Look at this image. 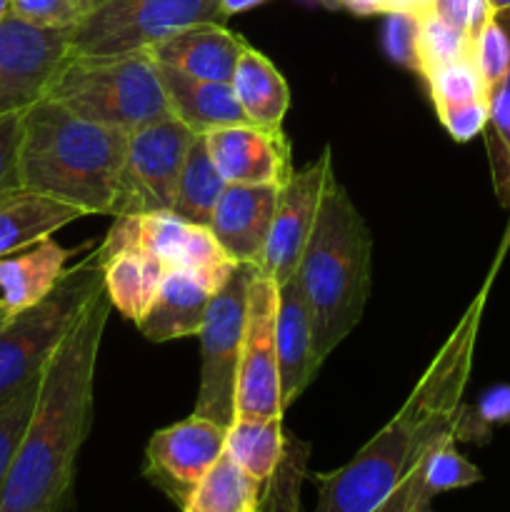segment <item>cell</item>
Here are the masks:
<instances>
[{
	"mask_svg": "<svg viewBox=\"0 0 510 512\" xmlns=\"http://www.w3.org/2000/svg\"><path fill=\"white\" fill-rule=\"evenodd\" d=\"M110 308L103 290L45 365L33 418L0 490V512L70 510L78 455L93 425L95 368Z\"/></svg>",
	"mask_w": 510,
	"mask_h": 512,
	"instance_id": "1",
	"label": "cell"
},
{
	"mask_svg": "<svg viewBox=\"0 0 510 512\" xmlns=\"http://www.w3.org/2000/svg\"><path fill=\"white\" fill-rule=\"evenodd\" d=\"M483 295L460 318L393 420L330 473H315V512H385L430 448L453 435L468 385Z\"/></svg>",
	"mask_w": 510,
	"mask_h": 512,
	"instance_id": "2",
	"label": "cell"
},
{
	"mask_svg": "<svg viewBox=\"0 0 510 512\" xmlns=\"http://www.w3.org/2000/svg\"><path fill=\"white\" fill-rule=\"evenodd\" d=\"M128 135L53 98L38 100L23 113L20 185L75 205L85 215H115Z\"/></svg>",
	"mask_w": 510,
	"mask_h": 512,
	"instance_id": "3",
	"label": "cell"
},
{
	"mask_svg": "<svg viewBox=\"0 0 510 512\" xmlns=\"http://www.w3.org/2000/svg\"><path fill=\"white\" fill-rule=\"evenodd\" d=\"M293 280L313 315L315 355L325 363L363 318L373 280V235L335 178Z\"/></svg>",
	"mask_w": 510,
	"mask_h": 512,
	"instance_id": "4",
	"label": "cell"
},
{
	"mask_svg": "<svg viewBox=\"0 0 510 512\" xmlns=\"http://www.w3.org/2000/svg\"><path fill=\"white\" fill-rule=\"evenodd\" d=\"M48 98L83 118L125 133L173 118L158 65L145 50L70 55L55 75Z\"/></svg>",
	"mask_w": 510,
	"mask_h": 512,
	"instance_id": "5",
	"label": "cell"
},
{
	"mask_svg": "<svg viewBox=\"0 0 510 512\" xmlns=\"http://www.w3.org/2000/svg\"><path fill=\"white\" fill-rule=\"evenodd\" d=\"M103 293V263L98 248L68 268L53 293L10 315L0 325V403L43 375L70 330Z\"/></svg>",
	"mask_w": 510,
	"mask_h": 512,
	"instance_id": "6",
	"label": "cell"
},
{
	"mask_svg": "<svg viewBox=\"0 0 510 512\" xmlns=\"http://www.w3.org/2000/svg\"><path fill=\"white\" fill-rule=\"evenodd\" d=\"M225 20L223 0H100L70 30V55L135 53L193 25Z\"/></svg>",
	"mask_w": 510,
	"mask_h": 512,
	"instance_id": "7",
	"label": "cell"
},
{
	"mask_svg": "<svg viewBox=\"0 0 510 512\" xmlns=\"http://www.w3.org/2000/svg\"><path fill=\"white\" fill-rule=\"evenodd\" d=\"M258 265H238L213 295L200 328V385L195 415L230 428L235 420V383H238L240 343H243L245 300Z\"/></svg>",
	"mask_w": 510,
	"mask_h": 512,
	"instance_id": "8",
	"label": "cell"
},
{
	"mask_svg": "<svg viewBox=\"0 0 510 512\" xmlns=\"http://www.w3.org/2000/svg\"><path fill=\"white\" fill-rule=\"evenodd\" d=\"M278 283L255 268L245 300L243 343H240L235 420L283 418L278 363Z\"/></svg>",
	"mask_w": 510,
	"mask_h": 512,
	"instance_id": "9",
	"label": "cell"
},
{
	"mask_svg": "<svg viewBox=\"0 0 510 512\" xmlns=\"http://www.w3.org/2000/svg\"><path fill=\"white\" fill-rule=\"evenodd\" d=\"M195 138L198 135L175 115L133 130L113 218L173 210L180 173Z\"/></svg>",
	"mask_w": 510,
	"mask_h": 512,
	"instance_id": "10",
	"label": "cell"
},
{
	"mask_svg": "<svg viewBox=\"0 0 510 512\" xmlns=\"http://www.w3.org/2000/svg\"><path fill=\"white\" fill-rule=\"evenodd\" d=\"M103 248H140L168 270H190L220 288L238 263L223 253L208 225H195L168 213L118 215Z\"/></svg>",
	"mask_w": 510,
	"mask_h": 512,
	"instance_id": "11",
	"label": "cell"
},
{
	"mask_svg": "<svg viewBox=\"0 0 510 512\" xmlns=\"http://www.w3.org/2000/svg\"><path fill=\"white\" fill-rule=\"evenodd\" d=\"M68 58L70 30L38 28L15 15L0 20V118L48 98Z\"/></svg>",
	"mask_w": 510,
	"mask_h": 512,
	"instance_id": "12",
	"label": "cell"
},
{
	"mask_svg": "<svg viewBox=\"0 0 510 512\" xmlns=\"http://www.w3.org/2000/svg\"><path fill=\"white\" fill-rule=\"evenodd\" d=\"M333 178V155L325 145V150L313 163L293 170L290 178L280 185L273 225H270L268 243H265L263 258L258 265L278 285L293 280L300 255H303L305 243H308L315 220H318L325 190Z\"/></svg>",
	"mask_w": 510,
	"mask_h": 512,
	"instance_id": "13",
	"label": "cell"
},
{
	"mask_svg": "<svg viewBox=\"0 0 510 512\" xmlns=\"http://www.w3.org/2000/svg\"><path fill=\"white\" fill-rule=\"evenodd\" d=\"M228 428L215 420L190 415L153 433L145 448V478L178 508L195 485L223 458Z\"/></svg>",
	"mask_w": 510,
	"mask_h": 512,
	"instance_id": "14",
	"label": "cell"
},
{
	"mask_svg": "<svg viewBox=\"0 0 510 512\" xmlns=\"http://www.w3.org/2000/svg\"><path fill=\"white\" fill-rule=\"evenodd\" d=\"M205 143L225 183L280 188L295 170L283 128H260L253 123L225 125L205 133Z\"/></svg>",
	"mask_w": 510,
	"mask_h": 512,
	"instance_id": "15",
	"label": "cell"
},
{
	"mask_svg": "<svg viewBox=\"0 0 510 512\" xmlns=\"http://www.w3.org/2000/svg\"><path fill=\"white\" fill-rule=\"evenodd\" d=\"M278 190V185H225L208 228L233 263L260 265Z\"/></svg>",
	"mask_w": 510,
	"mask_h": 512,
	"instance_id": "16",
	"label": "cell"
},
{
	"mask_svg": "<svg viewBox=\"0 0 510 512\" xmlns=\"http://www.w3.org/2000/svg\"><path fill=\"white\" fill-rule=\"evenodd\" d=\"M248 45L243 35L233 33L225 25L203 23L150 45L145 53L158 65L178 70L190 78L230 83L235 65Z\"/></svg>",
	"mask_w": 510,
	"mask_h": 512,
	"instance_id": "17",
	"label": "cell"
},
{
	"mask_svg": "<svg viewBox=\"0 0 510 512\" xmlns=\"http://www.w3.org/2000/svg\"><path fill=\"white\" fill-rule=\"evenodd\" d=\"M275 335H278L280 393H283V408L288 410L308 390L323 365L315 355L313 315L295 280L278 285Z\"/></svg>",
	"mask_w": 510,
	"mask_h": 512,
	"instance_id": "18",
	"label": "cell"
},
{
	"mask_svg": "<svg viewBox=\"0 0 510 512\" xmlns=\"http://www.w3.org/2000/svg\"><path fill=\"white\" fill-rule=\"evenodd\" d=\"M218 290L198 273L165 270L158 293L138 323V330L150 343L193 338L203 328L208 305Z\"/></svg>",
	"mask_w": 510,
	"mask_h": 512,
	"instance_id": "19",
	"label": "cell"
},
{
	"mask_svg": "<svg viewBox=\"0 0 510 512\" xmlns=\"http://www.w3.org/2000/svg\"><path fill=\"white\" fill-rule=\"evenodd\" d=\"M80 218H85L83 210L38 190L23 185L5 190L0 193V258L43 238H53Z\"/></svg>",
	"mask_w": 510,
	"mask_h": 512,
	"instance_id": "20",
	"label": "cell"
},
{
	"mask_svg": "<svg viewBox=\"0 0 510 512\" xmlns=\"http://www.w3.org/2000/svg\"><path fill=\"white\" fill-rule=\"evenodd\" d=\"M73 250H65L53 238H43L28 248L0 258V303L10 315L33 308L53 293L68 268Z\"/></svg>",
	"mask_w": 510,
	"mask_h": 512,
	"instance_id": "21",
	"label": "cell"
},
{
	"mask_svg": "<svg viewBox=\"0 0 510 512\" xmlns=\"http://www.w3.org/2000/svg\"><path fill=\"white\" fill-rule=\"evenodd\" d=\"M158 65V63H155ZM165 95H168L170 113L188 125L195 135H205L225 125L248 123L235 100L233 85L218 80L190 78L173 68L158 65Z\"/></svg>",
	"mask_w": 510,
	"mask_h": 512,
	"instance_id": "22",
	"label": "cell"
},
{
	"mask_svg": "<svg viewBox=\"0 0 510 512\" xmlns=\"http://www.w3.org/2000/svg\"><path fill=\"white\" fill-rule=\"evenodd\" d=\"M98 255L103 263V290L110 305L123 318L138 325L148 313L168 268L155 255L140 248H103L98 245Z\"/></svg>",
	"mask_w": 510,
	"mask_h": 512,
	"instance_id": "23",
	"label": "cell"
},
{
	"mask_svg": "<svg viewBox=\"0 0 510 512\" xmlns=\"http://www.w3.org/2000/svg\"><path fill=\"white\" fill-rule=\"evenodd\" d=\"M230 85L248 123L260 128H283L290 88L283 73L253 45H248L240 55Z\"/></svg>",
	"mask_w": 510,
	"mask_h": 512,
	"instance_id": "24",
	"label": "cell"
},
{
	"mask_svg": "<svg viewBox=\"0 0 510 512\" xmlns=\"http://www.w3.org/2000/svg\"><path fill=\"white\" fill-rule=\"evenodd\" d=\"M290 438H285L283 418L233 420L225 438V453L240 470L258 480L268 490L288 453Z\"/></svg>",
	"mask_w": 510,
	"mask_h": 512,
	"instance_id": "25",
	"label": "cell"
},
{
	"mask_svg": "<svg viewBox=\"0 0 510 512\" xmlns=\"http://www.w3.org/2000/svg\"><path fill=\"white\" fill-rule=\"evenodd\" d=\"M265 488L235 465L228 453L205 473L180 512H263Z\"/></svg>",
	"mask_w": 510,
	"mask_h": 512,
	"instance_id": "26",
	"label": "cell"
},
{
	"mask_svg": "<svg viewBox=\"0 0 510 512\" xmlns=\"http://www.w3.org/2000/svg\"><path fill=\"white\" fill-rule=\"evenodd\" d=\"M225 185L228 183H225V178L215 168L213 158H210L205 135H198L193 140V145H190L188 158H185L183 173H180L178 180V190H175V203L170 213L188 220V223L208 225Z\"/></svg>",
	"mask_w": 510,
	"mask_h": 512,
	"instance_id": "27",
	"label": "cell"
},
{
	"mask_svg": "<svg viewBox=\"0 0 510 512\" xmlns=\"http://www.w3.org/2000/svg\"><path fill=\"white\" fill-rule=\"evenodd\" d=\"M470 53V43L465 30L445 23L435 10L420 13V38H418V60L420 78H428L433 70L455 63Z\"/></svg>",
	"mask_w": 510,
	"mask_h": 512,
	"instance_id": "28",
	"label": "cell"
},
{
	"mask_svg": "<svg viewBox=\"0 0 510 512\" xmlns=\"http://www.w3.org/2000/svg\"><path fill=\"white\" fill-rule=\"evenodd\" d=\"M425 83L430 88L435 113H443V110L455 108V105L470 103V100L488 98V90H485L483 78L478 73V65H475L470 53L465 58L455 60V63L433 70L425 78Z\"/></svg>",
	"mask_w": 510,
	"mask_h": 512,
	"instance_id": "29",
	"label": "cell"
},
{
	"mask_svg": "<svg viewBox=\"0 0 510 512\" xmlns=\"http://www.w3.org/2000/svg\"><path fill=\"white\" fill-rule=\"evenodd\" d=\"M420 473H423L425 488L433 495L448 493V490L470 488V485L483 480L480 470L475 468L468 458H463V455L458 453L453 435H445L443 440H438V443L428 450V455L423 458Z\"/></svg>",
	"mask_w": 510,
	"mask_h": 512,
	"instance_id": "30",
	"label": "cell"
},
{
	"mask_svg": "<svg viewBox=\"0 0 510 512\" xmlns=\"http://www.w3.org/2000/svg\"><path fill=\"white\" fill-rule=\"evenodd\" d=\"M40 378L0 403V490H3L5 478H8L10 463H13L15 450H18L20 440H23L25 428H28L30 418H33L40 393Z\"/></svg>",
	"mask_w": 510,
	"mask_h": 512,
	"instance_id": "31",
	"label": "cell"
},
{
	"mask_svg": "<svg viewBox=\"0 0 510 512\" xmlns=\"http://www.w3.org/2000/svg\"><path fill=\"white\" fill-rule=\"evenodd\" d=\"M470 55H473L475 65H478V73L480 78H483L485 90H488L490 98V93L503 83L505 73H508L510 68V33L495 15L493 20L480 30L478 38L473 40Z\"/></svg>",
	"mask_w": 510,
	"mask_h": 512,
	"instance_id": "32",
	"label": "cell"
},
{
	"mask_svg": "<svg viewBox=\"0 0 510 512\" xmlns=\"http://www.w3.org/2000/svg\"><path fill=\"white\" fill-rule=\"evenodd\" d=\"M100 0H10V15L38 28L73 30Z\"/></svg>",
	"mask_w": 510,
	"mask_h": 512,
	"instance_id": "33",
	"label": "cell"
},
{
	"mask_svg": "<svg viewBox=\"0 0 510 512\" xmlns=\"http://www.w3.org/2000/svg\"><path fill=\"white\" fill-rule=\"evenodd\" d=\"M308 460V445L290 440L283 465L265 490L263 512H300V475Z\"/></svg>",
	"mask_w": 510,
	"mask_h": 512,
	"instance_id": "34",
	"label": "cell"
},
{
	"mask_svg": "<svg viewBox=\"0 0 510 512\" xmlns=\"http://www.w3.org/2000/svg\"><path fill=\"white\" fill-rule=\"evenodd\" d=\"M418 38H420V13H388L385 23V50L390 60L403 68L420 70L418 60Z\"/></svg>",
	"mask_w": 510,
	"mask_h": 512,
	"instance_id": "35",
	"label": "cell"
},
{
	"mask_svg": "<svg viewBox=\"0 0 510 512\" xmlns=\"http://www.w3.org/2000/svg\"><path fill=\"white\" fill-rule=\"evenodd\" d=\"M438 118L455 143H468V140H473L475 135H480L490 125V100L480 98L455 105V108L438 113Z\"/></svg>",
	"mask_w": 510,
	"mask_h": 512,
	"instance_id": "36",
	"label": "cell"
},
{
	"mask_svg": "<svg viewBox=\"0 0 510 512\" xmlns=\"http://www.w3.org/2000/svg\"><path fill=\"white\" fill-rule=\"evenodd\" d=\"M23 138V113L0 118V193L18 188V153Z\"/></svg>",
	"mask_w": 510,
	"mask_h": 512,
	"instance_id": "37",
	"label": "cell"
},
{
	"mask_svg": "<svg viewBox=\"0 0 510 512\" xmlns=\"http://www.w3.org/2000/svg\"><path fill=\"white\" fill-rule=\"evenodd\" d=\"M495 18L505 25V30L510 33V10L505 13H495ZM490 128L493 135L498 138V143L503 145V150L510 153V68L505 73L503 83L490 93Z\"/></svg>",
	"mask_w": 510,
	"mask_h": 512,
	"instance_id": "38",
	"label": "cell"
},
{
	"mask_svg": "<svg viewBox=\"0 0 510 512\" xmlns=\"http://www.w3.org/2000/svg\"><path fill=\"white\" fill-rule=\"evenodd\" d=\"M433 10L455 28L465 30V18H468V0H433Z\"/></svg>",
	"mask_w": 510,
	"mask_h": 512,
	"instance_id": "39",
	"label": "cell"
},
{
	"mask_svg": "<svg viewBox=\"0 0 510 512\" xmlns=\"http://www.w3.org/2000/svg\"><path fill=\"white\" fill-rule=\"evenodd\" d=\"M335 3L355 15H388L385 0H335Z\"/></svg>",
	"mask_w": 510,
	"mask_h": 512,
	"instance_id": "40",
	"label": "cell"
},
{
	"mask_svg": "<svg viewBox=\"0 0 510 512\" xmlns=\"http://www.w3.org/2000/svg\"><path fill=\"white\" fill-rule=\"evenodd\" d=\"M260 3H265V0H223V13L225 18H230V15L245 13V10L255 8Z\"/></svg>",
	"mask_w": 510,
	"mask_h": 512,
	"instance_id": "41",
	"label": "cell"
},
{
	"mask_svg": "<svg viewBox=\"0 0 510 512\" xmlns=\"http://www.w3.org/2000/svg\"><path fill=\"white\" fill-rule=\"evenodd\" d=\"M388 13H423L418 0H385Z\"/></svg>",
	"mask_w": 510,
	"mask_h": 512,
	"instance_id": "42",
	"label": "cell"
},
{
	"mask_svg": "<svg viewBox=\"0 0 510 512\" xmlns=\"http://www.w3.org/2000/svg\"><path fill=\"white\" fill-rule=\"evenodd\" d=\"M490 8H493V13H505V10H510V0H490Z\"/></svg>",
	"mask_w": 510,
	"mask_h": 512,
	"instance_id": "43",
	"label": "cell"
},
{
	"mask_svg": "<svg viewBox=\"0 0 510 512\" xmlns=\"http://www.w3.org/2000/svg\"><path fill=\"white\" fill-rule=\"evenodd\" d=\"M10 15V0H0V20Z\"/></svg>",
	"mask_w": 510,
	"mask_h": 512,
	"instance_id": "44",
	"label": "cell"
},
{
	"mask_svg": "<svg viewBox=\"0 0 510 512\" xmlns=\"http://www.w3.org/2000/svg\"><path fill=\"white\" fill-rule=\"evenodd\" d=\"M418 5H420V10H433V0H418Z\"/></svg>",
	"mask_w": 510,
	"mask_h": 512,
	"instance_id": "45",
	"label": "cell"
},
{
	"mask_svg": "<svg viewBox=\"0 0 510 512\" xmlns=\"http://www.w3.org/2000/svg\"><path fill=\"white\" fill-rule=\"evenodd\" d=\"M8 318H10V313H8V310L3 308V303H0V325H3L5 320H8Z\"/></svg>",
	"mask_w": 510,
	"mask_h": 512,
	"instance_id": "46",
	"label": "cell"
}]
</instances>
